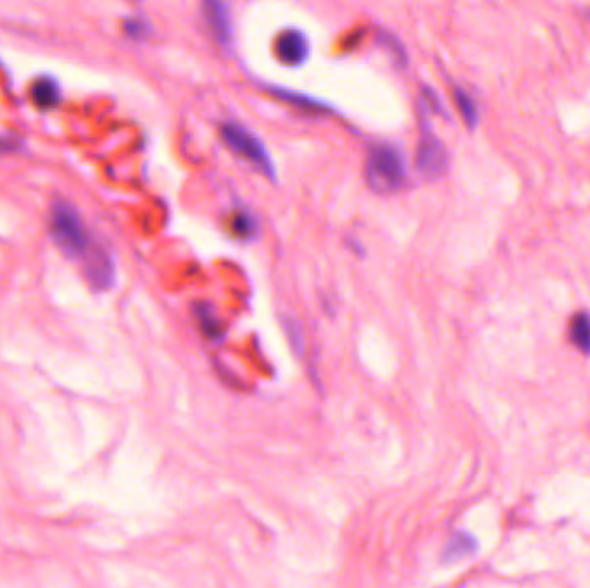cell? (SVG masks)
<instances>
[{"instance_id": "6da1fadb", "label": "cell", "mask_w": 590, "mask_h": 588, "mask_svg": "<svg viewBox=\"0 0 590 588\" xmlns=\"http://www.w3.org/2000/svg\"><path fill=\"white\" fill-rule=\"evenodd\" d=\"M51 235L57 247L70 257L87 259L97 244L82 214L68 201H56L51 209Z\"/></svg>"}, {"instance_id": "7a4b0ae2", "label": "cell", "mask_w": 590, "mask_h": 588, "mask_svg": "<svg viewBox=\"0 0 590 588\" xmlns=\"http://www.w3.org/2000/svg\"><path fill=\"white\" fill-rule=\"evenodd\" d=\"M366 183L377 194H394L408 180V163L401 149L380 142L371 145L366 157Z\"/></svg>"}, {"instance_id": "3957f363", "label": "cell", "mask_w": 590, "mask_h": 588, "mask_svg": "<svg viewBox=\"0 0 590 588\" xmlns=\"http://www.w3.org/2000/svg\"><path fill=\"white\" fill-rule=\"evenodd\" d=\"M220 135L221 140L225 142L226 147L233 154L242 157L245 163L251 164L252 168L258 169L259 173L266 178L277 180L275 161H273L268 147L264 145L263 140L256 133L239 121H225V123H221Z\"/></svg>"}, {"instance_id": "277c9868", "label": "cell", "mask_w": 590, "mask_h": 588, "mask_svg": "<svg viewBox=\"0 0 590 588\" xmlns=\"http://www.w3.org/2000/svg\"><path fill=\"white\" fill-rule=\"evenodd\" d=\"M416 168L428 180H437L446 175L449 168V152L446 145L435 135L427 123L421 128L420 142L416 151Z\"/></svg>"}, {"instance_id": "5b68a950", "label": "cell", "mask_w": 590, "mask_h": 588, "mask_svg": "<svg viewBox=\"0 0 590 588\" xmlns=\"http://www.w3.org/2000/svg\"><path fill=\"white\" fill-rule=\"evenodd\" d=\"M278 61L287 68H301L311 57V42L299 28H285L275 40Z\"/></svg>"}, {"instance_id": "8992f818", "label": "cell", "mask_w": 590, "mask_h": 588, "mask_svg": "<svg viewBox=\"0 0 590 588\" xmlns=\"http://www.w3.org/2000/svg\"><path fill=\"white\" fill-rule=\"evenodd\" d=\"M202 19L208 26L214 40L223 47H228L233 40L232 9L221 0H206L202 2Z\"/></svg>"}, {"instance_id": "52a82bcc", "label": "cell", "mask_w": 590, "mask_h": 588, "mask_svg": "<svg viewBox=\"0 0 590 588\" xmlns=\"http://www.w3.org/2000/svg\"><path fill=\"white\" fill-rule=\"evenodd\" d=\"M264 88L278 101L285 102V104L299 109L302 113L313 114V116H327V114L335 113L330 102L306 94V92H299V90L282 87V85H266Z\"/></svg>"}, {"instance_id": "ba28073f", "label": "cell", "mask_w": 590, "mask_h": 588, "mask_svg": "<svg viewBox=\"0 0 590 588\" xmlns=\"http://www.w3.org/2000/svg\"><path fill=\"white\" fill-rule=\"evenodd\" d=\"M85 276L92 287L97 290H107L113 287L116 278V264L111 252L97 244L92 254L85 259Z\"/></svg>"}, {"instance_id": "9c48e42d", "label": "cell", "mask_w": 590, "mask_h": 588, "mask_svg": "<svg viewBox=\"0 0 590 588\" xmlns=\"http://www.w3.org/2000/svg\"><path fill=\"white\" fill-rule=\"evenodd\" d=\"M228 230L240 242H252L261 232V223L249 207H235L228 216Z\"/></svg>"}, {"instance_id": "30bf717a", "label": "cell", "mask_w": 590, "mask_h": 588, "mask_svg": "<svg viewBox=\"0 0 590 588\" xmlns=\"http://www.w3.org/2000/svg\"><path fill=\"white\" fill-rule=\"evenodd\" d=\"M194 318L202 335L211 342H221L226 337V326L216 314L213 304L209 302H195Z\"/></svg>"}, {"instance_id": "8fae6325", "label": "cell", "mask_w": 590, "mask_h": 588, "mask_svg": "<svg viewBox=\"0 0 590 588\" xmlns=\"http://www.w3.org/2000/svg\"><path fill=\"white\" fill-rule=\"evenodd\" d=\"M32 101L40 111H52L63 101V90L54 76L44 75L32 85Z\"/></svg>"}, {"instance_id": "7c38bea8", "label": "cell", "mask_w": 590, "mask_h": 588, "mask_svg": "<svg viewBox=\"0 0 590 588\" xmlns=\"http://www.w3.org/2000/svg\"><path fill=\"white\" fill-rule=\"evenodd\" d=\"M478 549L477 538L473 537L468 532H456L449 538L442 559L446 563H452V561H459V559H465L470 557L471 554H475Z\"/></svg>"}, {"instance_id": "4fadbf2b", "label": "cell", "mask_w": 590, "mask_h": 588, "mask_svg": "<svg viewBox=\"0 0 590 588\" xmlns=\"http://www.w3.org/2000/svg\"><path fill=\"white\" fill-rule=\"evenodd\" d=\"M377 42L383 51L387 52L399 68H408L409 56L406 45L402 44L401 38L396 33L380 28L377 32Z\"/></svg>"}, {"instance_id": "5bb4252c", "label": "cell", "mask_w": 590, "mask_h": 588, "mask_svg": "<svg viewBox=\"0 0 590 588\" xmlns=\"http://www.w3.org/2000/svg\"><path fill=\"white\" fill-rule=\"evenodd\" d=\"M570 340L578 351L590 356V314L587 311H580L573 316L570 323Z\"/></svg>"}, {"instance_id": "9a60e30c", "label": "cell", "mask_w": 590, "mask_h": 588, "mask_svg": "<svg viewBox=\"0 0 590 588\" xmlns=\"http://www.w3.org/2000/svg\"><path fill=\"white\" fill-rule=\"evenodd\" d=\"M452 94H454V102H456L461 118L465 119L466 126L475 128L478 121H480V111H478V104L473 99V95L466 88L459 87V85L454 87Z\"/></svg>"}, {"instance_id": "2e32d148", "label": "cell", "mask_w": 590, "mask_h": 588, "mask_svg": "<svg viewBox=\"0 0 590 588\" xmlns=\"http://www.w3.org/2000/svg\"><path fill=\"white\" fill-rule=\"evenodd\" d=\"M123 32L126 37L132 38L135 42H144L147 38L151 37L154 28H152L151 21L137 14V16H128L123 23Z\"/></svg>"}, {"instance_id": "e0dca14e", "label": "cell", "mask_w": 590, "mask_h": 588, "mask_svg": "<svg viewBox=\"0 0 590 588\" xmlns=\"http://www.w3.org/2000/svg\"><path fill=\"white\" fill-rule=\"evenodd\" d=\"M282 323L292 349L297 354H302L304 352V330H302L301 323H299V320H295L294 316H285Z\"/></svg>"}, {"instance_id": "ac0fdd59", "label": "cell", "mask_w": 590, "mask_h": 588, "mask_svg": "<svg viewBox=\"0 0 590 588\" xmlns=\"http://www.w3.org/2000/svg\"><path fill=\"white\" fill-rule=\"evenodd\" d=\"M421 107L428 111V113L439 114V116H446V106L437 94V90L428 85H423L420 92Z\"/></svg>"}, {"instance_id": "d6986e66", "label": "cell", "mask_w": 590, "mask_h": 588, "mask_svg": "<svg viewBox=\"0 0 590 588\" xmlns=\"http://www.w3.org/2000/svg\"><path fill=\"white\" fill-rule=\"evenodd\" d=\"M23 149V142L13 135H0V151L14 152Z\"/></svg>"}]
</instances>
